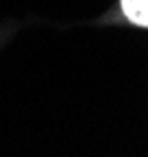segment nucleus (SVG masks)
I'll return each mask as SVG.
<instances>
[{
    "mask_svg": "<svg viewBox=\"0 0 148 157\" xmlns=\"http://www.w3.org/2000/svg\"><path fill=\"white\" fill-rule=\"evenodd\" d=\"M126 20L148 29V0H120Z\"/></svg>",
    "mask_w": 148,
    "mask_h": 157,
    "instance_id": "1",
    "label": "nucleus"
}]
</instances>
